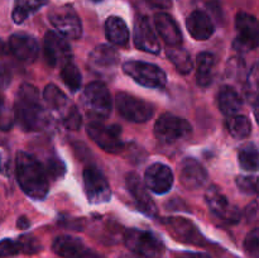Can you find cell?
<instances>
[{
	"label": "cell",
	"instance_id": "cell-1",
	"mask_svg": "<svg viewBox=\"0 0 259 258\" xmlns=\"http://www.w3.org/2000/svg\"><path fill=\"white\" fill-rule=\"evenodd\" d=\"M14 116L23 131L37 132L47 125V114L37 89L29 83L19 88L14 104Z\"/></svg>",
	"mask_w": 259,
	"mask_h": 258
},
{
	"label": "cell",
	"instance_id": "cell-20",
	"mask_svg": "<svg viewBox=\"0 0 259 258\" xmlns=\"http://www.w3.org/2000/svg\"><path fill=\"white\" fill-rule=\"evenodd\" d=\"M119 53L109 45L96 46L89 55V65L99 75H106L118 67Z\"/></svg>",
	"mask_w": 259,
	"mask_h": 258
},
{
	"label": "cell",
	"instance_id": "cell-17",
	"mask_svg": "<svg viewBox=\"0 0 259 258\" xmlns=\"http://www.w3.org/2000/svg\"><path fill=\"white\" fill-rule=\"evenodd\" d=\"M133 40L138 50L154 55L161 52V43L157 38L153 27L146 17H138L134 22Z\"/></svg>",
	"mask_w": 259,
	"mask_h": 258
},
{
	"label": "cell",
	"instance_id": "cell-15",
	"mask_svg": "<svg viewBox=\"0 0 259 258\" xmlns=\"http://www.w3.org/2000/svg\"><path fill=\"white\" fill-rule=\"evenodd\" d=\"M163 225L167 228L169 233L174 235L180 242L189 243L194 245H202L205 243V238L199 232L194 223L185 218L171 217L163 219Z\"/></svg>",
	"mask_w": 259,
	"mask_h": 258
},
{
	"label": "cell",
	"instance_id": "cell-45",
	"mask_svg": "<svg viewBox=\"0 0 259 258\" xmlns=\"http://www.w3.org/2000/svg\"><path fill=\"white\" fill-rule=\"evenodd\" d=\"M254 115H255V119H257V121L259 124V100H257L254 103Z\"/></svg>",
	"mask_w": 259,
	"mask_h": 258
},
{
	"label": "cell",
	"instance_id": "cell-31",
	"mask_svg": "<svg viewBox=\"0 0 259 258\" xmlns=\"http://www.w3.org/2000/svg\"><path fill=\"white\" fill-rule=\"evenodd\" d=\"M225 124H227L229 133L237 139L247 138V137H249L250 132H252V124H250V120L245 115L235 114V115L228 116Z\"/></svg>",
	"mask_w": 259,
	"mask_h": 258
},
{
	"label": "cell",
	"instance_id": "cell-22",
	"mask_svg": "<svg viewBox=\"0 0 259 258\" xmlns=\"http://www.w3.org/2000/svg\"><path fill=\"white\" fill-rule=\"evenodd\" d=\"M9 50L17 60L30 63L37 58L39 46L37 39L32 35L25 33H15L9 38Z\"/></svg>",
	"mask_w": 259,
	"mask_h": 258
},
{
	"label": "cell",
	"instance_id": "cell-4",
	"mask_svg": "<svg viewBox=\"0 0 259 258\" xmlns=\"http://www.w3.org/2000/svg\"><path fill=\"white\" fill-rule=\"evenodd\" d=\"M81 105L93 120H104L111 113V96L105 83L90 82L82 91Z\"/></svg>",
	"mask_w": 259,
	"mask_h": 258
},
{
	"label": "cell",
	"instance_id": "cell-32",
	"mask_svg": "<svg viewBox=\"0 0 259 258\" xmlns=\"http://www.w3.org/2000/svg\"><path fill=\"white\" fill-rule=\"evenodd\" d=\"M61 77H62L63 83L70 89L72 93L80 90L81 88V72L77 68V66L70 61L68 63H66L65 66H62V70H61Z\"/></svg>",
	"mask_w": 259,
	"mask_h": 258
},
{
	"label": "cell",
	"instance_id": "cell-21",
	"mask_svg": "<svg viewBox=\"0 0 259 258\" xmlns=\"http://www.w3.org/2000/svg\"><path fill=\"white\" fill-rule=\"evenodd\" d=\"M180 180L187 190H197L207 181V172L197 159L187 157L180 164Z\"/></svg>",
	"mask_w": 259,
	"mask_h": 258
},
{
	"label": "cell",
	"instance_id": "cell-3",
	"mask_svg": "<svg viewBox=\"0 0 259 258\" xmlns=\"http://www.w3.org/2000/svg\"><path fill=\"white\" fill-rule=\"evenodd\" d=\"M43 101L60 118L65 128L68 131H77L80 128L82 119L77 108L71 103L66 94L58 89V86L53 83L46 86L43 91Z\"/></svg>",
	"mask_w": 259,
	"mask_h": 258
},
{
	"label": "cell",
	"instance_id": "cell-34",
	"mask_svg": "<svg viewBox=\"0 0 259 258\" xmlns=\"http://www.w3.org/2000/svg\"><path fill=\"white\" fill-rule=\"evenodd\" d=\"M247 93L253 103L259 100V61L253 66L247 77Z\"/></svg>",
	"mask_w": 259,
	"mask_h": 258
},
{
	"label": "cell",
	"instance_id": "cell-40",
	"mask_svg": "<svg viewBox=\"0 0 259 258\" xmlns=\"http://www.w3.org/2000/svg\"><path fill=\"white\" fill-rule=\"evenodd\" d=\"M146 2L158 9H168L172 5V0H146Z\"/></svg>",
	"mask_w": 259,
	"mask_h": 258
},
{
	"label": "cell",
	"instance_id": "cell-30",
	"mask_svg": "<svg viewBox=\"0 0 259 258\" xmlns=\"http://www.w3.org/2000/svg\"><path fill=\"white\" fill-rule=\"evenodd\" d=\"M239 166L244 171L254 172L259 169V148L255 144L247 143L242 146L238 152Z\"/></svg>",
	"mask_w": 259,
	"mask_h": 258
},
{
	"label": "cell",
	"instance_id": "cell-36",
	"mask_svg": "<svg viewBox=\"0 0 259 258\" xmlns=\"http://www.w3.org/2000/svg\"><path fill=\"white\" fill-rule=\"evenodd\" d=\"M244 248L248 254L252 255L253 258H259V228L253 229L245 237Z\"/></svg>",
	"mask_w": 259,
	"mask_h": 258
},
{
	"label": "cell",
	"instance_id": "cell-26",
	"mask_svg": "<svg viewBox=\"0 0 259 258\" xmlns=\"http://www.w3.org/2000/svg\"><path fill=\"white\" fill-rule=\"evenodd\" d=\"M105 35L115 46H125L129 42V29L126 23L119 17H109L105 22Z\"/></svg>",
	"mask_w": 259,
	"mask_h": 258
},
{
	"label": "cell",
	"instance_id": "cell-38",
	"mask_svg": "<svg viewBox=\"0 0 259 258\" xmlns=\"http://www.w3.org/2000/svg\"><path fill=\"white\" fill-rule=\"evenodd\" d=\"M20 247H22V253L25 254H33V253H37L40 249V244L34 237H30V235H23L19 239Z\"/></svg>",
	"mask_w": 259,
	"mask_h": 258
},
{
	"label": "cell",
	"instance_id": "cell-14",
	"mask_svg": "<svg viewBox=\"0 0 259 258\" xmlns=\"http://www.w3.org/2000/svg\"><path fill=\"white\" fill-rule=\"evenodd\" d=\"M45 56L48 65L57 67V66H65L66 63L70 62L72 52H71L70 45L63 35L50 30L45 35Z\"/></svg>",
	"mask_w": 259,
	"mask_h": 258
},
{
	"label": "cell",
	"instance_id": "cell-33",
	"mask_svg": "<svg viewBox=\"0 0 259 258\" xmlns=\"http://www.w3.org/2000/svg\"><path fill=\"white\" fill-rule=\"evenodd\" d=\"M237 186L243 194L250 195V196H258L259 195V177L257 176H238Z\"/></svg>",
	"mask_w": 259,
	"mask_h": 258
},
{
	"label": "cell",
	"instance_id": "cell-42",
	"mask_svg": "<svg viewBox=\"0 0 259 258\" xmlns=\"http://www.w3.org/2000/svg\"><path fill=\"white\" fill-rule=\"evenodd\" d=\"M8 168V157L5 156V152L0 148V174H4Z\"/></svg>",
	"mask_w": 259,
	"mask_h": 258
},
{
	"label": "cell",
	"instance_id": "cell-19",
	"mask_svg": "<svg viewBox=\"0 0 259 258\" xmlns=\"http://www.w3.org/2000/svg\"><path fill=\"white\" fill-rule=\"evenodd\" d=\"M53 252L62 258H99L82 240L72 235H60L53 240Z\"/></svg>",
	"mask_w": 259,
	"mask_h": 258
},
{
	"label": "cell",
	"instance_id": "cell-37",
	"mask_svg": "<svg viewBox=\"0 0 259 258\" xmlns=\"http://www.w3.org/2000/svg\"><path fill=\"white\" fill-rule=\"evenodd\" d=\"M22 253V247H20L19 240L13 239H3L0 240V258L10 257Z\"/></svg>",
	"mask_w": 259,
	"mask_h": 258
},
{
	"label": "cell",
	"instance_id": "cell-16",
	"mask_svg": "<svg viewBox=\"0 0 259 258\" xmlns=\"http://www.w3.org/2000/svg\"><path fill=\"white\" fill-rule=\"evenodd\" d=\"M144 182L154 194H167L174 186V172L167 164L157 162L146 169Z\"/></svg>",
	"mask_w": 259,
	"mask_h": 258
},
{
	"label": "cell",
	"instance_id": "cell-27",
	"mask_svg": "<svg viewBox=\"0 0 259 258\" xmlns=\"http://www.w3.org/2000/svg\"><path fill=\"white\" fill-rule=\"evenodd\" d=\"M215 56L210 52H201L196 58V81L200 86L206 88L212 82V73H214Z\"/></svg>",
	"mask_w": 259,
	"mask_h": 258
},
{
	"label": "cell",
	"instance_id": "cell-9",
	"mask_svg": "<svg viewBox=\"0 0 259 258\" xmlns=\"http://www.w3.org/2000/svg\"><path fill=\"white\" fill-rule=\"evenodd\" d=\"M115 105L118 113L125 120L132 121V123H146L153 116L154 113L152 104L128 93L116 94Z\"/></svg>",
	"mask_w": 259,
	"mask_h": 258
},
{
	"label": "cell",
	"instance_id": "cell-18",
	"mask_svg": "<svg viewBox=\"0 0 259 258\" xmlns=\"http://www.w3.org/2000/svg\"><path fill=\"white\" fill-rule=\"evenodd\" d=\"M125 184L126 189H128L129 194L133 196L138 209L148 217H154L157 214V206L151 195L147 191L146 182L142 181L138 175L131 172V174L126 175Z\"/></svg>",
	"mask_w": 259,
	"mask_h": 258
},
{
	"label": "cell",
	"instance_id": "cell-29",
	"mask_svg": "<svg viewBox=\"0 0 259 258\" xmlns=\"http://www.w3.org/2000/svg\"><path fill=\"white\" fill-rule=\"evenodd\" d=\"M167 56H168V60L171 61L172 65L182 75H187L194 68V62H192L191 55L185 48L180 47V46H177V47H169L167 50Z\"/></svg>",
	"mask_w": 259,
	"mask_h": 258
},
{
	"label": "cell",
	"instance_id": "cell-44",
	"mask_svg": "<svg viewBox=\"0 0 259 258\" xmlns=\"http://www.w3.org/2000/svg\"><path fill=\"white\" fill-rule=\"evenodd\" d=\"M186 258H210V257L207 254H205V253H190V254H187Z\"/></svg>",
	"mask_w": 259,
	"mask_h": 258
},
{
	"label": "cell",
	"instance_id": "cell-47",
	"mask_svg": "<svg viewBox=\"0 0 259 258\" xmlns=\"http://www.w3.org/2000/svg\"><path fill=\"white\" fill-rule=\"evenodd\" d=\"M93 2H95V3H98V2H101V0H93Z\"/></svg>",
	"mask_w": 259,
	"mask_h": 258
},
{
	"label": "cell",
	"instance_id": "cell-11",
	"mask_svg": "<svg viewBox=\"0 0 259 258\" xmlns=\"http://www.w3.org/2000/svg\"><path fill=\"white\" fill-rule=\"evenodd\" d=\"M237 37L233 42L234 50L248 52L259 46V22L248 13H239L235 18Z\"/></svg>",
	"mask_w": 259,
	"mask_h": 258
},
{
	"label": "cell",
	"instance_id": "cell-7",
	"mask_svg": "<svg viewBox=\"0 0 259 258\" xmlns=\"http://www.w3.org/2000/svg\"><path fill=\"white\" fill-rule=\"evenodd\" d=\"M192 128L189 121L171 113L162 114L154 124V136L161 143L174 144L191 134Z\"/></svg>",
	"mask_w": 259,
	"mask_h": 258
},
{
	"label": "cell",
	"instance_id": "cell-25",
	"mask_svg": "<svg viewBox=\"0 0 259 258\" xmlns=\"http://www.w3.org/2000/svg\"><path fill=\"white\" fill-rule=\"evenodd\" d=\"M218 105L224 115L232 116L239 113L243 106V99L234 88L225 85L218 94Z\"/></svg>",
	"mask_w": 259,
	"mask_h": 258
},
{
	"label": "cell",
	"instance_id": "cell-41",
	"mask_svg": "<svg viewBox=\"0 0 259 258\" xmlns=\"http://www.w3.org/2000/svg\"><path fill=\"white\" fill-rule=\"evenodd\" d=\"M0 90H2V89H0ZM0 118L5 119V120L12 121L10 120V116H9V114H8L7 109H5V101H4V98H3V95H2V91H0Z\"/></svg>",
	"mask_w": 259,
	"mask_h": 258
},
{
	"label": "cell",
	"instance_id": "cell-6",
	"mask_svg": "<svg viewBox=\"0 0 259 258\" xmlns=\"http://www.w3.org/2000/svg\"><path fill=\"white\" fill-rule=\"evenodd\" d=\"M125 245L136 254L144 258H161L164 252L162 240L152 232L129 229L124 234Z\"/></svg>",
	"mask_w": 259,
	"mask_h": 258
},
{
	"label": "cell",
	"instance_id": "cell-46",
	"mask_svg": "<svg viewBox=\"0 0 259 258\" xmlns=\"http://www.w3.org/2000/svg\"><path fill=\"white\" fill-rule=\"evenodd\" d=\"M120 258H138V257H136V255H131V254H124L121 255Z\"/></svg>",
	"mask_w": 259,
	"mask_h": 258
},
{
	"label": "cell",
	"instance_id": "cell-23",
	"mask_svg": "<svg viewBox=\"0 0 259 258\" xmlns=\"http://www.w3.org/2000/svg\"><path fill=\"white\" fill-rule=\"evenodd\" d=\"M154 25L162 39L169 47H177L182 43V32L176 20L167 13H157L154 15Z\"/></svg>",
	"mask_w": 259,
	"mask_h": 258
},
{
	"label": "cell",
	"instance_id": "cell-13",
	"mask_svg": "<svg viewBox=\"0 0 259 258\" xmlns=\"http://www.w3.org/2000/svg\"><path fill=\"white\" fill-rule=\"evenodd\" d=\"M205 200L212 214L217 215L219 219H223L229 224H235L240 220V217H242L240 210L230 204L228 197L215 185L207 187L205 192Z\"/></svg>",
	"mask_w": 259,
	"mask_h": 258
},
{
	"label": "cell",
	"instance_id": "cell-24",
	"mask_svg": "<svg viewBox=\"0 0 259 258\" xmlns=\"http://www.w3.org/2000/svg\"><path fill=\"white\" fill-rule=\"evenodd\" d=\"M186 28L196 40H206L214 34V23L209 14L202 10H194L186 19Z\"/></svg>",
	"mask_w": 259,
	"mask_h": 258
},
{
	"label": "cell",
	"instance_id": "cell-39",
	"mask_svg": "<svg viewBox=\"0 0 259 258\" xmlns=\"http://www.w3.org/2000/svg\"><path fill=\"white\" fill-rule=\"evenodd\" d=\"M10 80H12V76H10L9 70L7 68V66L0 62V89L7 88L10 83Z\"/></svg>",
	"mask_w": 259,
	"mask_h": 258
},
{
	"label": "cell",
	"instance_id": "cell-43",
	"mask_svg": "<svg viewBox=\"0 0 259 258\" xmlns=\"http://www.w3.org/2000/svg\"><path fill=\"white\" fill-rule=\"evenodd\" d=\"M17 225H18V228H20V229H27V228H29L30 223L25 217H20L19 219H18Z\"/></svg>",
	"mask_w": 259,
	"mask_h": 258
},
{
	"label": "cell",
	"instance_id": "cell-5",
	"mask_svg": "<svg viewBox=\"0 0 259 258\" xmlns=\"http://www.w3.org/2000/svg\"><path fill=\"white\" fill-rule=\"evenodd\" d=\"M123 71L144 88L162 89L167 83V75L159 66L143 61H126Z\"/></svg>",
	"mask_w": 259,
	"mask_h": 258
},
{
	"label": "cell",
	"instance_id": "cell-8",
	"mask_svg": "<svg viewBox=\"0 0 259 258\" xmlns=\"http://www.w3.org/2000/svg\"><path fill=\"white\" fill-rule=\"evenodd\" d=\"M51 24L57 33L70 39H78L82 35V23L76 10L71 5L56 7L48 13Z\"/></svg>",
	"mask_w": 259,
	"mask_h": 258
},
{
	"label": "cell",
	"instance_id": "cell-2",
	"mask_svg": "<svg viewBox=\"0 0 259 258\" xmlns=\"http://www.w3.org/2000/svg\"><path fill=\"white\" fill-rule=\"evenodd\" d=\"M18 184L25 195L34 200H43L48 194V175L45 166L30 153L20 151L15 159Z\"/></svg>",
	"mask_w": 259,
	"mask_h": 258
},
{
	"label": "cell",
	"instance_id": "cell-10",
	"mask_svg": "<svg viewBox=\"0 0 259 258\" xmlns=\"http://www.w3.org/2000/svg\"><path fill=\"white\" fill-rule=\"evenodd\" d=\"M89 137L109 153H118L123 149L121 128L116 124H104L100 120H91L86 126Z\"/></svg>",
	"mask_w": 259,
	"mask_h": 258
},
{
	"label": "cell",
	"instance_id": "cell-35",
	"mask_svg": "<svg viewBox=\"0 0 259 258\" xmlns=\"http://www.w3.org/2000/svg\"><path fill=\"white\" fill-rule=\"evenodd\" d=\"M46 172H47L48 176L53 180H57L60 177H62L66 172V166L61 158H50L46 163Z\"/></svg>",
	"mask_w": 259,
	"mask_h": 258
},
{
	"label": "cell",
	"instance_id": "cell-28",
	"mask_svg": "<svg viewBox=\"0 0 259 258\" xmlns=\"http://www.w3.org/2000/svg\"><path fill=\"white\" fill-rule=\"evenodd\" d=\"M48 4V0H15L12 12L13 22L22 24L30 15Z\"/></svg>",
	"mask_w": 259,
	"mask_h": 258
},
{
	"label": "cell",
	"instance_id": "cell-12",
	"mask_svg": "<svg viewBox=\"0 0 259 258\" xmlns=\"http://www.w3.org/2000/svg\"><path fill=\"white\" fill-rule=\"evenodd\" d=\"M82 177L86 196H88L90 204H104L110 200V185L98 167L93 166V164L88 166L83 169Z\"/></svg>",
	"mask_w": 259,
	"mask_h": 258
}]
</instances>
